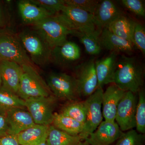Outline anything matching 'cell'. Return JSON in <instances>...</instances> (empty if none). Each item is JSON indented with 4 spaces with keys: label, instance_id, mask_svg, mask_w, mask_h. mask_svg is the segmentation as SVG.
Returning a JSON list of instances; mask_svg holds the SVG:
<instances>
[{
    "label": "cell",
    "instance_id": "38",
    "mask_svg": "<svg viewBox=\"0 0 145 145\" xmlns=\"http://www.w3.org/2000/svg\"><path fill=\"white\" fill-rule=\"evenodd\" d=\"M38 145H48V144H47L46 141H45V142H43L41 143V144H39Z\"/></svg>",
    "mask_w": 145,
    "mask_h": 145
},
{
    "label": "cell",
    "instance_id": "22",
    "mask_svg": "<svg viewBox=\"0 0 145 145\" xmlns=\"http://www.w3.org/2000/svg\"><path fill=\"white\" fill-rule=\"evenodd\" d=\"M135 22V21L123 15L115 19L106 28L120 38L132 43L133 33Z\"/></svg>",
    "mask_w": 145,
    "mask_h": 145
},
{
    "label": "cell",
    "instance_id": "5",
    "mask_svg": "<svg viewBox=\"0 0 145 145\" xmlns=\"http://www.w3.org/2000/svg\"><path fill=\"white\" fill-rule=\"evenodd\" d=\"M0 61L33 65L18 36L5 31L0 33Z\"/></svg>",
    "mask_w": 145,
    "mask_h": 145
},
{
    "label": "cell",
    "instance_id": "16",
    "mask_svg": "<svg viewBox=\"0 0 145 145\" xmlns=\"http://www.w3.org/2000/svg\"><path fill=\"white\" fill-rule=\"evenodd\" d=\"M125 92L114 84L109 86L104 91L102 112L105 121H115L117 107Z\"/></svg>",
    "mask_w": 145,
    "mask_h": 145
},
{
    "label": "cell",
    "instance_id": "30",
    "mask_svg": "<svg viewBox=\"0 0 145 145\" xmlns=\"http://www.w3.org/2000/svg\"><path fill=\"white\" fill-rule=\"evenodd\" d=\"M36 5L55 15L59 13L65 5L64 0H29Z\"/></svg>",
    "mask_w": 145,
    "mask_h": 145
},
{
    "label": "cell",
    "instance_id": "6",
    "mask_svg": "<svg viewBox=\"0 0 145 145\" xmlns=\"http://www.w3.org/2000/svg\"><path fill=\"white\" fill-rule=\"evenodd\" d=\"M55 96L31 98L25 100V107L36 124H52L57 102Z\"/></svg>",
    "mask_w": 145,
    "mask_h": 145
},
{
    "label": "cell",
    "instance_id": "26",
    "mask_svg": "<svg viewBox=\"0 0 145 145\" xmlns=\"http://www.w3.org/2000/svg\"><path fill=\"white\" fill-rule=\"evenodd\" d=\"M24 100L17 94L0 87V110L7 112L16 108H25Z\"/></svg>",
    "mask_w": 145,
    "mask_h": 145
},
{
    "label": "cell",
    "instance_id": "1",
    "mask_svg": "<svg viewBox=\"0 0 145 145\" xmlns=\"http://www.w3.org/2000/svg\"><path fill=\"white\" fill-rule=\"evenodd\" d=\"M144 71L136 57L122 55L117 61L113 84L125 91L137 93L144 84Z\"/></svg>",
    "mask_w": 145,
    "mask_h": 145
},
{
    "label": "cell",
    "instance_id": "25",
    "mask_svg": "<svg viewBox=\"0 0 145 145\" xmlns=\"http://www.w3.org/2000/svg\"><path fill=\"white\" fill-rule=\"evenodd\" d=\"M52 125L69 135H80L84 128V125L62 113L54 112Z\"/></svg>",
    "mask_w": 145,
    "mask_h": 145
},
{
    "label": "cell",
    "instance_id": "20",
    "mask_svg": "<svg viewBox=\"0 0 145 145\" xmlns=\"http://www.w3.org/2000/svg\"><path fill=\"white\" fill-rule=\"evenodd\" d=\"M18 8L24 24L32 25L53 16L44 8L36 5L29 0H21L18 2Z\"/></svg>",
    "mask_w": 145,
    "mask_h": 145
},
{
    "label": "cell",
    "instance_id": "11",
    "mask_svg": "<svg viewBox=\"0 0 145 145\" xmlns=\"http://www.w3.org/2000/svg\"><path fill=\"white\" fill-rule=\"evenodd\" d=\"M123 131L115 121H102L84 141L90 145H110L119 139Z\"/></svg>",
    "mask_w": 145,
    "mask_h": 145
},
{
    "label": "cell",
    "instance_id": "27",
    "mask_svg": "<svg viewBox=\"0 0 145 145\" xmlns=\"http://www.w3.org/2000/svg\"><path fill=\"white\" fill-rule=\"evenodd\" d=\"M60 113L75 119L84 125L86 116L85 101L70 103L64 107Z\"/></svg>",
    "mask_w": 145,
    "mask_h": 145
},
{
    "label": "cell",
    "instance_id": "4",
    "mask_svg": "<svg viewBox=\"0 0 145 145\" xmlns=\"http://www.w3.org/2000/svg\"><path fill=\"white\" fill-rule=\"evenodd\" d=\"M18 36L33 63L44 66L50 61L52 49L37 31L27 29Z\"/></svg>",
    "mask_w": 145,
    "mask_h": 145
},
{
    "label": "cell",
    "instance_id": "28",
    "mask_svg": "<svg viewBox=\"0 0 145 145\" xmlns=\"http://www.w3.org/2000/svg\"><path fill=\"white\" fill-rule=\"evenodd\" d=\"M138 100L135 113L136 131L145 133V93L143 88L138 91Z\"/></svg>",
    "mask_w": 145,
    "mask_h": 145
},
{
    "label": "cell",
    "instance_id": "21",
    "mask_svg": "<svg viewBox=\"0 0 145 145\" xmlns=\"http://www.w3.org/2000/svg\"><path fill=\"white\" fill-rule=\"evenodd\" d=\"M50 126L35 124L17 135L20 145H38L46 141Z\"/></svg>",
    "mask_w": 145,
    "mask_h": 145
},
{
    "label": "cell",
    "instance_id": "19",
    "mask_svg": "<svg viewBox=\"0 0 145 145\" xmlns=\"http://www.w3.org/2000/svg\"><path fill=\"white\" fill-rule=\"evenodd\" d=\"M100 43L102 48L111 52H123L130 55L134 50L131 42L120 38L106 27L101 31Z\"/></svg>",
    "mask_w": 145,
    "mask_h": 145
},
{
    "label": "cell",
    "instance_id": "17",
    "mask_svg": "<svg viewBox=\"0 0 145 145\" xmlns=\"http://www.w3.org/2000/svg\"><path fill=\"white\" fill-rule=\"evenodd\" d=\"M117 61L118 53L114 52H111L106 57L96 61L98 87L103 88L105 85L113 84Z\"/></svg>",
    "mask_w": 145,
    "mask_h": 145
},
{
    "label": "cell",
    "instance_id": "31",
    "mask_svg": "<svg viewBox=\"0 0 145 145\" xmlns=\"http://www.w3.org/2000/svg\"><path fill=\"white\" fill-rule=\"evenodd\" d=\"M133 45L141 51L143 55L145 54V29L142 25L135 22L132 36Z\"/></svg>",
    "mask_w": 145,
    "mask_h": 145
},
{
    "label": "cell",
    "instance_id": "9",
    "mask_svg": "<svg viewBox=\"0 0 145 145\" xmlns=\"http://www.w3.org/2000/svg\"><path fill=\"white\" fill-rule=\"evenodd\" d=\"M95 58H91L77 66L75 78L79 96L88 97L98 88Z\"/></svg>",
    "mask_w": 145,
    "mask_h": 145
},
{
    "label": "cell",
    "instance_id": "2",
    "mask_svg": "<svg viewBox=\"0 0 145 145\" xmlns=\"http://www.w3.org/2000/svg\"><path fill=\"white\" fill-rule=\"evenodd\" d=\"M32 26L52 49L67 41L68 35L75 36L77 32L60 13L48 17Z\"/></svg>",
    "mask_w": 145,
    "mask_h": 145
},
{
    "label": "cell",
    "instance_id": "13",
    "mask_svg": "<svg viewBox=\"0 0 145 145\" xmlns=\"http://www.w3.org/2000/svg\"><path fill=\"white\" fill-rule=\"evenodd\" d=\"M81 49L77 44L66 41L52 48L50 61L61 67H67L80 59Z\"/></svg>",
    "mask_w": 145,
    "mask_h": 145
},
{
    "label": "cell",
    "instance_id": "14",
    "mask_svg": "<svg viewBox=\"0 0 145 145\" xmlns=\"http://www.w3.org/2000/svg\"><path fill=\"white\" fill-rule=\"evenodd\" d=\"M23 70L17 63L0 61V73L2 87L17 94Z\"/></svg>",
    "mask_w": 145,
    "mask_h": 145
},
{
    "label": "cell",
    "instance_id": "35",
    "mask_svg": "<svg viewBox=\"0 0 145 145\" xmlns=\"http://www.w3.org/2000/svg\"><path fill=\"white\" fill-rule=\"evenodd\" d=\"M0 145H20L17 135L7 134L0 137Z\"/></svg>",
    "mask_w": 145,
    "mask_h": 145
},
{
    "label": "cell",
    "instance_id": "39",
    "mask_svg": "<svg viewBox=\"0 0 145 145\" xmlns=\"http://www.w3.org/2000/svg\"><path fill=\"white\" fill-rule=\"evenodd\" d=\"M2 86V80L1 78V73H0V87Z\"/></svg>",
    "mask_w": 145,
    "mask_h": 145
},
{
    "label": "cell",
    "instance_id": "37",
    "mask_svg": "<svg viewBox=\"0 0 145 145\" xmlns=\"http://www.w3.org/2000/svg\"><path fill=\"white\" fill-rule=\"evenodd\" d=\"M79 145H90L87 142H86L85 141H84V142H82V143H81Z\"/></svg>",
    "mask_w": 145,
    "mask_h": 145
},
{
    "label": "cell",
    "instance_id": "12",
    "mask_svg": "<svg viewBox=\"0 0 145 145\" xmlns=\"http://www.w3.org/2000/svg\"><path fill=\"white\" fill-rule=\"evenodd\" d=\"M60 13L75 31L86 32L96 28L93 15L80 8L65 5Z\"/></svg>",
    "mask_w": 145,
    "mask_h": 145
},
{
    "label": "cell",
    "instance_id": "8",
    "mask_svg": "<svg viewBox=\"0 0 145 145\" xmlns=\"http://www.w3.org/2000/svg\"><path fill=\"white\" fill-rule=\"evenodd\" d=\"M46 83L57 99L72 101L79 96L74 76L63 72H52L48 77Z\"/></svg>",
    "mask_w": 145,
    "mask_h": 145
},
{
    "label": "cell",
    "instance_id": "36",
    "mask_svg": "<svg viewBox=\"0 0 145 145\" xmlns=\"http://www.w3.org/2000/svg\"><path fill=\"white\" fill-rule=\"evenodd\" d=\"M6 25L5 13L3 7L1 2L0 1V29L4 28Z\"/></svg>",
    "mask_w": 145,
    "mask_h": 145
},
{
    "label": "cell",
    "instance_id": "3",
    "mask_svg": "<svg viewBox=\"0 0 145 145\" xmlns=\"http://www.w3.org/2000/svg\"><path fill=\"white\" fill-rule=\"evenodd\" d=\"M21 66L23 72L17 95L24 101L29 98L50 96L51 92L47 84L33 65H24Z\"/></svg>",
    "mask_w": 145,
    "mask_h": 145
},
{
    "label": "cell",
    "instance_id": "23",
    "mask_svg": "<svg viewBox=\"0 0 145 145\" xmlns=\"http://www.w3.org/2000/svg\"><path fill=\"white\" fill-rule=\"evenodd\" d=\"M102 30L96 28L86 32L77 31L75 34L84 45L86 52L89 55H97L101 52L102 48L100 44V36Z\"/></svg>",
    "mask_w": 145,
    "mask_h": 145
},
{
    "label": "cell",
    "instance_id": "7",
    "mask_svg": "<svg viewBox=\"0 0 145 145\" xmlns=\"http://www.w3.org/2000/svg\"><path fill=\"white\" fill-rule=\"evenodd\" d=\"M103 92L102 88L98 87L85 101L86 106V121L82 131L80 134L84 140L92 133L103 121L102 100Z\"/></svg>",
    "mask_w": 145,
    "mask_h": 145
},
{
    "label": "cell",
    "instance_id": "15",
    "mask_svg": "<svg viewBox=\"0 0 145 145\" xmlns=\"http://www.w3.org/2000/svg\"><path fill=\"white\" fill-rule=\"evenodd\" d=\"M124 15L121 10L112 1L99 2L93 14V22L96 28L102 30L119 16Z\"/></svg>",
    "mask_w": 145,
    "mask_h": 145
},
{
    "label": "cell",
    "instance_id": "32",
    "mask_svg": "<svg viewBox=\"0 0 145 145\" xmlns=\"http://www.w3.org/2000/svg\"><path fill=\"white\" fill-rule=\"evenodd\" d=\"M64 1L66 5L80 8L93 15L99 2L95 0H64Z\"/></svg>",
    "mask_w": 145,
    "mask_h": 145
},
{
    "label": "cell",
    "instance_id": "34",
    "mask_svg": "<svg viewBox=\"0 0 145 145\" xmlns=\"http://www.w3.org/2000/svg\"><path fill=\"white\" fill-rule=\"evenodd\" d=\"M8 129L7 112L0 110V137L8 134Z\"/></svg>",
    "mask_w": 145,
    "mask_h": 145
},
{
    "label": "cell",
    "instance_id": "29",
    "mask_svg": "<svg viewBox=\"0 0 145 145\" xmlns=\"http://www.w3.org/2000/svg\"><path fill=\"white\" fill-rule=\"evenodd\" d=\"M145 141V134L132 129L123 133L115 145H144Z\"/></svg>",
    "mask_w": 145,
    "mask_h": 145
},
{
    "label": "cell",
    "instance_id": "33",
    "mask_svg": "<svg viewBox=\"0 0 145 145\" xmlns=\"http://www.w3.org/2000/svg\"><path fill=\"white\" fill-rule=\"evenodd\" d=\"M123 5L137 16L144 17L145 8L144 3L140 0H122Z\"/></svg>",
    "mask_w": 145,
    "mask_h": 145
},
{
    "label": "cell",
    "instance_id": "24",
    "mask_svg": "<svg viewBox=\"0 0 145 145\" xmlns=\"http://www.w3.org/2000/svg\"><path fill=\"white\" fill-rule=\"evenodd\" d=\"M84 141L80 135H69L50 125L46 142L48 145H79Z\"/></svg>",
    "mask_w": 145,
    "mask_h": 145
},
{
    "label": "cell",
    "instance_id": "18",
    "mask_svg": "<svg viewBox=\"0 0 145 145\" xmlns=\"http://www.w3.org/2000/svg\"><path fill=\"white\" fill-rule=\"evenodd\" d=\"M8 134L18 135L36 124L31 114L24 108H16L7 112Z\"/></svg>",
    "mask_w": 145,
    "mask_h": 145
},
{
    "label": "cell",
    "instance_id": "10",
    "mask_svg": "<svg viewBox=\"0 0 145 145\" xmlns=\"http://www.w3.org/2000/svg\"><path fill=\"white\" fill-rule=\"evenodd\" d=\"M137 100L136 93L127 91L119 102L115 121L123 132L136 127L135 113Z\"/></svg>",
    "mask_w": 145,
    "mask_h": 145
}]
</instances>
